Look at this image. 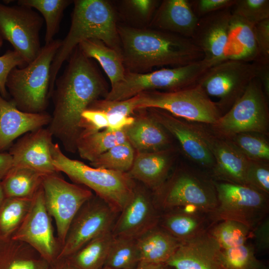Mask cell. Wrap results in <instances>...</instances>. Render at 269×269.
<instances>
[{
  "label": "cell",
  "instance_id": "cell-32",
  "mask_svg": "<svg viewBox=\"0 0 269 269\" xmlns=\"http://www.w3.org/2000/svg\"><path fill=\"white\" fill-rule=\"evenodd\" d=\"M125 129L82 133L76 142V150L82 158L92 162L113 146L128 141Z\"/></svg>",
  "mask_w": 269,
  "mask_h": 269
},
{
  "label": "cell",
  "instance_id": "cell-33",
  "mask_svg": "<svg viewBox=\"0 0 269 269\" xmlns=\"http://www.w3.org/2000/svg\"><path fill=\"white\" fill-rule=\"evenodd\" d=\"M113 239L112 231L105 233L92 240L67 258L76 269H102Z\"/></svg>",
  "mask_w": 269,
  "mask_h": 269
},
{
  "label": "cell",
  "instance_id": "cell-55",
  "mask_svg": "<svg viewBox=\"0 0 269 269\" xmlns=\"http://www.w3.org/2000/svg\"><path fill=\"white\" fill-rule=\"evenodd\" d=\"M2 45H3V39L0 36V49L2 47Z\"/></svg>",
  "mask_w": 269,
  "mask_h": 269
},
{
  "label": "cell",
  "instance_id": "cell-34",
  "mask_svg": "<svg viewBox=\"0 0 269 269\" xmlns=\"http://www.w3.org/2000/svg\"><path fill=\"white\" fill-rule=\"evenodd\" d=\"M116 2L118 15L128 26L135 28L148 27L160 0H122Z\"/></svg>",
  "mask_w": 269,
  "mask_h": 269
},
{
  "label": "cell",
  "instance_id": "cell-51",
  "mask_svg": "<svg viewBox=\"0 0 269 269\" xmlns=\"http://www.w3.org/2000/svg\"><path fill=\"white\" fill-rule=\"evenodd\" d=\"M12 166V159L9 153L0 152V182Z\"/></svg>",
  "mask_w": 269,
  "mask_h": 269
},
{
  "label": "cell",
  "instance_id": "cell-50",
  "mask_svg": "<svg viewBox=\"0 0 269 269\" xmlns=\"http://www.w3.org/2000/svg\"><path fill=\"white\" fill-rule=\"evenodd\" d=\"M107 116L108 125L105 130L110 132L121 131L131 125L134 121V118L132 116H125L120 115Z\"/></svg>",
  "mask_w": 269,
  "mask_h": 269
},
{
  "label": "cell",
  "instance_id": "cell-14",
  "mask_svg": "<svg viewBox=\"0 0 269 269\" xmlns=\"http://www.w3.org/2000/svg\"><path fill=\"white\" fill-rule=\"evenodd\" d=\"M117 214L104 200L93 195L73 219L58 258L70 256L92 240L112 231Z\"/></svg>",
  "mask_w": 269,
  "mask_h": 269
},
{
  "label": "cell",
  "instance_id": "cell-28",
  "mask_svg": "<svg viewBox=\"0 0 269 269\" xmlns=\"http://www.w3.org/2000/svg\"><path fill=\"white\" fill-rule=\"evenodd\" d=\"M140 262L165 264L181 243L159 225L136 239Z\"/></svg>",
  "mask_w": 269,
  "mask_h": 269
},
{
  "label": "cell",
  "instance_id": "cell-27",
  "mask_svg": "<svg viewBox=\"0 0 269 269\" xmlns=\"http://www.w3.org/2000/svg\"><path fill=\"white\" fill-rule=\"evenodd\" d=\"M254 26L232 14L224 60H235L252 62L259 59Z\"/></svg>",
  "mask_w": 269,
  "mask_h": 269
},
{
  "label": "cell",
  "instance_id": "cell-23",
  "mask_svg": "<svg viewBox=\"0 0 269 269\" xmlns=\"http://www.w3.org/2000/svg\"><path fill=\"white\" fill-rule=\"evenodd\" d=\"M199 18L188 0H163L156 9L148 27L192 37Z\"/></svg>",
  "mask_w": 269,
  "mask_h": 269
},
{
  "label": "cell",
  "instance_id": "cell-36",
  "mask_svg": "<svg viewBox=\"0 0 269 269\" xmlns=\"http://www.w3.org/2000/svg\"><path fill=\"white\" fill-rule=\"evenodd\" d=\"M72 3L71 0H19L17 4L38 10L46 24L44 40L47 44L54 40L58 32L65 9Z\"/></svg>",
  "mask_w": 269,
  "mask_h": 269
},
{
  "label": "cell",
  "instance_id": "cell-24",
  "mask_svg": "<svg viewBox=\"0 0 269 269\" xmlns=\"http://www.w3.org/2000/svg\"><path fill=\"white\" fill-rule=\"evenodd\" d=\"M175 154L171 146L156 151L138 152L128 174L155 192L168 177Z\"/></svg>",
  "mask_w": 269,
  "mask_h": 269
},
{
  "label": "cell",
  "instance_id": "cell-35",
  "mask_svg": "<svg viewBox=\"0 0 269 269\" xmlns=\"http://www.w3.org/2000/svg\"><path fill=\"white\" fill-rule=\"evenodd\" d=\"M32 199L5 198L0 206V239H11L27 216Z\"/></svg>",
  "mask_w": 269,
  "mask_h": 269
},
{
  "label": "cell",
  "instance_id": "cell-42",
  "mask_svg": "<svg viewBox=\"0 0 269 269\" xmlns=\"http://www.w3.org/2000/svg\"><path fill=\"white\" fill-rule=\"evenodd\" d=\"M232 14L253 25L269 18V0H236Z\"/></svg>",
  "mask_w": 269,
  "mask_h": 269
},
{
  "label": "cell",
  "instance_id": "cell-7",
  "mask_svg": "<svg viewBox=\"0 0 269 269\" xmlns=\"http://www.w3.org/2000/svg\"><path fill=\"white\" fill-rule=\"evenodd\" d=\"M209 67L201 60L183 66L143 73L126 70L123 79L111 87L104 99L120 101L145 91L171 92L183 89L196 85Z\"/></svg>",
  "mask_w": 269,
  "mask_h": 269
},
{
  "label": "cell",
  "instance_id": "cell-10",
  "mask_svg": "<svg viewBox=\"0 0 269 269\" xmlns=\"http://www.w3.org/2000/svg\"><path fill=\"white\" fill-rule=\"evenodd\" d=\"M214 181L218 205L210 215L213 224L226 220L244 224L253 231L267 217L269 195L244 184Z\"/></svg>",
  "mask_w": 269,
  "mask_h": 269
},
{
  "label": "cell",
  "instance_id": "cell-37",
  "mask_svg": "<svg viewBox=\"0 0 269 269\" xmlns=\"http://www.w3.org/2000/svg\"><path fill=\"white\" fill-rule=\"evenodd\" d=\"M140 262L136 239L113 236L104 267L113 269H136Z\"/></svg>",
  "mask_w": 269,
  "mask_h": 269
},
{
  "label": "cell",
  "instance_id": "cell-4",
  "mask_svg": "<svg viewBox=\"0 0 269 269\" xmlns=\"http://www.w3.org/2000/svg\"><path fill=\"white\" fill-rule=\"evenodd\" d=\"M51 154L54 165L77 184L83 185L96 194L119 213L132 196L135 184L128 173L88 166L71 159L62 152L58 143H52Z\"/></svg>",
  "mask_w": 269,
  "mask_h": 269
},
{
  "label": "cell",
  "instance_id": "cell-6",
  "mask_svg": "<svg viewBox=\"0 0 269 269\" xmlns=\"http://www.w3.org/2000/svg\"><path fill=\"white\" fill-rule=\"evenodd\" d=\"M154 192L156 207L165 211L191 208L210 215L218 205L214 180L191 166L176 169Z\"/></svg>",
  "mask_w": 269,
  "mask_h": 269
},
{
  "label": "cell",
  "instance_id": "cell-20",
  "mask_svg": "<svg viewBox=\"0 0 269 269\" xmlns=\"http://www.w3.org/2000/svg\"><path fill=\"white\" fill-rule=\"evenodd\" d=\"M52 136L48 128L28 133L9 148L12 166L29 168L44 175L58 174L51 154Z\"/></svg>",
  "mask_w": 269,
  "mask_h": 269
},
{
  "label": "cell",
  "instance_id": "cell-18",
  "mask_svg": "<svg viewBox=\"0 0 269 269\" xmlns=\"http://www.w3.org/2000/svg\"><path fill=\"white\" fill-rule=\"evenodd\" d=\"M120 213L112 229L114 237L136 239L158 226L160 219L154 200L136 186Z\"/></svg>",
  "mask_w": 269,
  "mask_h": 269
},
{
  "label": "cell",
  "instance_id": "cell-2",
  "mask_svg": "<svg viewBox=\"0 0 269 269\" xmlns=\"http://www.w3.org/2000/svg\"><path fill=\"white\" fill-rule=\"evenodd\" d=\"M121 54L127 71L148 72L154 67L187 65L203 59L190 38L156 29L118 24Z\"/></svg>",
  "mask_w": 269,
  "mask_h": 269
},
{
  "label": "cell",
  "instance_id": "cell-31",
  "mask_svg": "<svg viewBox=\"0 0 269 269\" xmlns=\"http://www.w3.org/2000/svg\"><path fill=\"white\" fill-rule=\"evenodd\" d=\"M44 175L29 168L12 166L0 181L6 198L32 199Z\"/></svg>",
  "mask_w": 269,
  "mask_h": 269
},
{
  "label": "cell",
  "instance_id": "cell-53",
  "mask_svg": "<svg viewBox=\"0 0 269 269\" xmlns=\"http://www.w3.org/2000/svg\"><path fill=\"white\" fill-rule=\"evenodd\" d=\"M136 269H172L166 264H151L140 262Z\"/></svg>",
  "mask_w": 269,
  "mask_h": 269
},
{
  "label": "cell",
  "instance_id": "cell-19",
  "mask_svg": "<svg viewBox=\"0 0 269 269\" xmlns=\"http://www.w3.org/2000/svg\"><path fill=\"white\" fill-rule=\"evenodd\" d=\"M232 16L228 8L199 18L191 39L210 67L224 60Z\"/></svg>",
  "mask_w": 269,
  "mask_h": 269
},
{
  "label": "cell",
  "instance_id": "cell-41",
  "mask_svg": "<svg viewBox=\"0 0 269 269\" xmlns=\"http://www.w3.org/2000/svg\"><path fill=\"white\" fill-rule=\"evenodd\" d=\"M254 246L247 242L235 247L221 249L219 261L222 269H259L265 264L256 256Z\"/></svg>",
  "mask_w": 269,
  "mask_h": 269
},
{
  "label": "cell",
  "instance_id": "cell-17",
  "mask_svg": "<svg viewBox=\"0 0 269 269\" xmlns=\"http://www.w3.org/2000/svg\"><path fill=\"white\" fill-rule=\"evenodd\" d=\"M150 115L178 141L184 155L192 162L210 173L213 157L192 122L159 109L146 108Z\"/></svg>",
  "mask_w": 269,
  "mask_h": 269
},
{
  "label": "cell",
  "instance_id": "cell-15",
  "mask_svg": "<svg viewBox=\"0 0 269 269\" xmlns=\"http://www.w3.org/2000/svg\"><path fill=\"white\" fill-rule=\"evenodd\" d=\"M11 239L29 245L49 264L58 258L62 245L45 207L41 186L32 198L27 216Z\"/></svg>",
  "mask_w": 269,
  "mask_h": 269
},
{
  "label": "cell",
  "instance_id": "cell-16",
  "mask_svg": "<svg viewBox=\"0 0 269 269\" xmlns=\"http://www.w3.org/2000/svg\"><path fill=\"white\" fill-rule=\"evenodd\" d=\"M192 123L213 157L211 178L215 181L245 185L248 159L228 139L215 133L207 124Z\"/></svg>",
  "mask_w": 269,
  "mask_h": 269
},
{
  "label": "cell",
  "instance_id": "cell-11",
  "mask_svg": "<svg viewBox=\"0 0 269 269\" xmlns=\"http://www.w3.org/2000/svg\"><path fill=\"white\" fill-rule=\"evenodd\" d=\"M256 77L254 62L226 60L209 67L198 83L215 102L222 115L228 111Z\"/></svg>",
  "mask_w": 269,
  "mask_h": 269
},
{
  "label": "cell",
  "instance_id": "cell-29",
  "mask_svg": "<svg viewBox=\"0 0 269 269\" xmlns=\"http://www.w3.org/2000/svg\"><path fill=\"white\" fill-rule=\"evenodd\" d=\"M49 264L23 242L0 239V269H48Z\"/></svg>",
  "mask_w": 269,
  "mask_h": 269
},
{
  "label": "cell",
  "instance_id": "cell-44",
  "mask_svg": "<svg viewBox=\"0 0 269 269\" xmlns=\"http://www.w3.org/2000/svg\"><path fill=\"white\" fill-rule=\"evenodd\" d=\"M137 96L120 101L98 99L90 105L87 109L99 110L107 115H120L131 116L137 110Z\"/></svg>",
  "mask_w": 269,
  "mask_h": 269
},
{
  "label": "cell",
  "instance_id": "cell-5",
  "mask_svg": "<svg viewBox=\"0 0 269 269\" xmlns=\"http://www.w3.org/2000/svg\"><path fill=\"white\" fill-rule=\"evenodd\" d=\"M61 43V40L56 39L45 44L33 61L23 67L13 68L9 73L6 89L19 110L38 113L46 109L51 66Z\"/></svg>",
  "mask_w": 269,
  "mask_h": 269
},
{
  "label": "cell",
  "instance_id": "cell-13",
  "mask_svg": "<svg viewBox=\"0 0 269 269\" xmlns=\"http://www.w3.org/2000/svg\"><path fill=\"white\" fill-rule=\"evenodd\" d=\"M41 187L46 209L54 220L57 237L63 245L75 215L93 196L89 189L65 180L58 174L44 175Z\"/></svg>",
  "mask_w": 269,
  "mask_h": 269
},
{
  "label": "cell",
  "instance_id": "cell-21",
  "mask_svg": "<svg viewBox=\"0 0 269 269\" xmlns=\"http://www.w3.org/2000/svg\"><path fill=\"white\" fill-rule=\"evenodd\" d=\"M220 250L207 232L181 243L165 264L172 269H222L219 261Z\"/></svg>",
  "mask_w": 269,
  "mask_h": 269
},
{
  "label": "cell",
  "instance_id": "cell-56",
  "mask_svg": "<svg viewBox=\"0 0 269 269\" xmlns=\"http://www.w3.org/2000/svg\"><path fill=\"white\" fill-rule=\"evenodd\" d=\"M259 269H269V268H268V267L267 266H266L265 265H264L263 266H262Z\"/></svg>",
  "mask_w": 269,
  "mask_h": 269
},
{
  "label": "cell",
  "instance_id": "cell-40",
  "mask_svg": "<svg viewBox=\"0 0 269 269\" xmlns=\"http://www.w3.org/2000/svg\"><path fill=\"white\" fill-rule=\"evenodd\" d=\"M134 149L127 141L117 144L90 162L91 166L128 173L134 159Z\"/></svg>",
  "mask_w": 269,
  "mask_h": 269
},
{
  "label": "cell",
  "instance_id": "cell-48",
  "mask_svg": "<svg viewBox=\"0 0 269 269\" xmlns=\"http://www.w3.org/2000/svg\"><path fill=\"white\" fill-rule=\"evenodd\" d=\"M255 251L267 252L269 249V219L266 217L252 231Z\"/></svg>",
  "mask_w": 269,
  "mask_h": 269
},
{
  "label": "cell",
  "instance_id": "cell-1",
  "mask_svg": "<svg viewBox=\"0 0 269 269\" xmlns=\"http://www.w3.org/2000/svg\"><path fill=\"white\" fill-rule=\"evenodd\" d=\"M63 73L55 82L54 108L48 129L59 138L65 149L76 150V142L81 133L83 112L91 104L104 98L107 83L92 61L76 47L68 58Z\"/></svg>",
  "mask_w": 269,
  "mask_h": 269
},
{
  "label": "cell",
  "instance_id": "cell-49",
  "mask_svg": "<svg viewBox=\"0 0 269 269\" xmlns=\"http://www.w3.org/2000/svg\"><path fill=\"white\" fill-rule=\"evenodd\" d=\"M254 62L256 65V77L259 79L264 93L269 99V61L258 60Z\"/></svg>",
  "mask_w": 269,
  "mask_h": 269
},
{
  "label": "cell",
  "instance_id": "cell-43",
  "mask_svg": "<svg viewBox=\"0 0 269 269\" xmlns=\"http://www.w3.org/2000/svg\"><path fill=\"white\" fill-rule=\"evenodd\" d=\"M245 184L269 195V162L248 159Z\"/></svg>",
  "mask_w": 269,
  "mask_h": 269
},
{
  "label": "cell",
  "instance_id": "cell-39",
  "mask_svg": "<svg viewBox=\"0 0 269 269\" xmlns=\"http://www.w3.org/2000/svg\"><path fill=\"white\" fill-rule=\"evenodd\" d=\"M268 136L255 133H242L226 138L248 159L269 162Z\"/></svg>",
  "mask_w": 269,
  "mask_h": 269
},
{
  "label": "cell",
  "instance_id": "cell-46",
  "mask_svg": "<svg viewBox=\"0 0 269 269\" xmlns=\"http://www.w3.org/2000/svg\"><path fill=\"white\" fill-rule=\"evenodd\" d=\"M236 0H189L191 8L200 18L210 13L231 8Z\"/></svg>",
  "mask_w": 269,
  "mask_h": 269
},
{
  "label": "cell",
  "instance_id": "cell-45",
  "mask_svg": "<svg viewBox=\"0 0 269 269\" xmlns=\"http://www.w3.org/2000/svg\"><path fill=\"white\" fill-rule=\"evenodd\" d=\"M27 64L16 51L8 50L0 56V95L7 99L9 94L6 87L7 78L10 72L14 68H21Z\"/></svg>",
  "mask_w": 269,
  "mask_h": 269
},
{
  "label": "cell",
  "instance_id": "cell-22",
  "mask_svg": "<svg viewBox=\"0 0 269 269\" xmlns=\"http://www.w3.org/2000/svg\"><path fill=\"white\" fill-rule=\"evenodd\" d=\"M51 116L45 112L32 113L19 110L12 100L0 95V152L9 148L22 134L50 123Z\"/></svg>",
  "mask_w": 269,
  "mask_h": 269
},
{
  "label": "cell",
  "instance_id": "cell-52",
  "mask_svg": "<svg viewBox=\"0 0 269 269\" xmlns=\"http://www.w3.org/2000/svg\"><path fill=\"white\" fill-rule=\"evenodd\" d=\"M48 269H76L67 258H58L49 264Z\"/></svg>",
  "mask_w": 269,
  "mask_h": 269
},
{
  "label": "cell",
  "instance_id": "cell-12",
  "mask_svg": "<svg viewBox=\"0 0 269 269\" xmlns=\"http://www.w3.org/2000/svg\"><path fill=\"white\" fill-rule=\"evenodd\" d=\"M44 19L33 8L0 3V36L7 41L28 64L38 55L39 33Z\"/></svg>",
  "mask_w": 269,
  "mask_h": 269
},
{
  "label": "cell",
  "instance_id": "cell-30",
  "mask_svg": "<svg viewBox=\"0 0 269 269\" xmlns=\"http://www.w3.org/2000/svg\"><path fill=\"white\" fill-rule=\"evenodd\" d=\"M78 47L86 57L99 63L110 81L111 87L123 79L126 69L120 53L97 39L84 40Z\"/></svg>",
  "mask_w": 269,
  "mask_h": 269
},
{
  "label": "cell",
  "instance_id": "cell-8",
  "mask_svg": "<svg viewBox=\"0 0 269 269\" xmlns=\"http://www.w3.org/2000/svg\"><path fill=\"white\" fill-rule=\"evenodd\" d=\"M137 110L156 108L189 122L211 125L222 114L198 84L171 92L148 91L137 95Z\"/></svg>",
  "mask_w": 269,
  "mask_h": 269
},
{
  "label": "cell",
  "instance_id": "cell-9",
  "mask_svg": "<svg viewBox=\"0 0 269 269\" xmlns=\"http://www.w3.org/2000/svg\"><path fill=\"white\" fill-rule=\"evenodd\" d=\"M215 133L228 137L242 133H269V99L259 79H253L235 104L215 123L208 125Z\"/></svg>",
  "mask_w": 269,
  "mask_h": 269
},
{
  "label": "cell",
  "instance_id": "cell-47",
  "mask_svg": "<svg viewBox=\"0 0 269 269\" xmlns=\"http://www.w3.org/2000/svg\"><path fill=\"white\" fill-rule=\"evenodd\" d=\"M254 32L259 54L258 60L269 61V18L255 24Z\"/></svg>",
  "mask_w": 269,
  "mask_h": 269
},
{
  "label": "cell",
  "instance_id": "cell-25",
  "mask_svg": "<svg viewBox=\"0 0 269 269\" xmlns=\"http://www.w3.org/2000/svg\"><path fill=\"white\" fill-rule=\"evenodd\" d=\"M159 223L161 227L181 243L207 232L213 225L209 215L185 208L166 211L160 217Z\"/></svg>",
  "mask_w": 269,
  "mask_h": 269
},
{
  "label": "cell",
  "instance_id": "cell-3",
  "mask_svg": "<svg viewBox=\"0 0 269 269\" xmlns=\"http://www.w3.org/2000/svg\"><path fill=\"white\" fill-rule=\"evenodd\" d=\"M73 3L69 30L61 40L51 64L50 95L53 92L57 74L63 63L84 40L99 39L121 54L118 31L119 17L113 2L106 0H75Z\"/></svg>",
  "mask_w": 269,
  "mask_h": 269
},
{
  "label": "cell",
  "instance_id": "cell-26",
  "mask_svg": "<svg viewBox=\"0 0 269 269\" xmlns=\"http://www.w3.org/2000/svg\"><path fill=\"white\" fill-rule=\"evenodd\" d=\"M141 113L126 128L127 139L138 152H153L171 147L168 133L149 113Z\"/></svg>",
  "mask_w": 269,
  "mask_h": 269
},
{
  "label": "cell",
  "instance_id": "cell-38",
  "mask_svg": "<svg viewBox=\"0 0 269 269\" xmlns=\"http://www.w3.org/2000/svg\"><path fill=\"white\" fill-rule=\"evenodd\" d=\"M208 233L216 241L221 249H227L243 245L252 235V230L241 223L229 220L213 224Z\"/></svg>",
  "mask_w": 269,
  "mask_h": 269
},
{
  "label": "cell",
  "instance_id": "cell-57",
  "mask_svg": "<svg viewBox=\"0 0 269 269\" xmlns=\"http://www.w3.org/2000/svg\"><path fill=\"white\" fill-rule=\"evenodd\" d=\"M102 269H112L107 267H104Z\"/></svg>",
  "mask_w": 269,
  "mask_h": 269
},
{
  "label": "cell",
  "instance_id": "cell-54",
  "mask_svg": "<svg viewBox=\"0 0 269 269\" xmlns=\"http://www.w3.org/2000/svg\"><path fill=\"white\" fill-rule=\"evenodd\" d=\"M5 198L6 197L5 195L4 192L3 191L1 182H0V206L3 203Z\"/></svg>",
  "mask_w": 269,
  "mask_h": 269
}]
</instances>
